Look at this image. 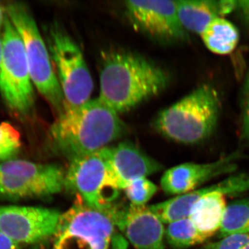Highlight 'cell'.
I'll return each mask as SVG.
<instances>
[{
    "label": "cell",
    "mask_w": 249,
    "mask_h": 249,
    "mask_svg": "<svg viewBox=\"0 0 249 249\" xmlns=\"http://www.w3.org/2000/svg\"><path fill=\"white\" fill-rule=\"evenodd\" d=\"M100 96L119 115L160 94L169 85V73L143 55L122 49L101 54Z\"/></svg>",
    "instance_id": "6da1fadb"
},
{
    "label": "cell",
    "mask_w": 249,
    "mask_h": 249,
    "mask_svg": "<svg viewBox=\"0 0 249 249\" xmlns=\"http://www.w3.org/2000/svg\"><path fill=\"white\" fill-rule=\"evenodd\" d=\"M127 132L120 115L97 98L78 106L65 104L49 135L55 150L71 161L107 147Z\"/></svg>",
    "instance_id": "7a4b0ae2"
},
{
    "label": "cell",
    "mask_w": 249,
    "mask_h": 249,
    "mask_svg": "<svg viewBox=\"0 0 249 249\" xmlns=\"http://www.w3.org/2000/svg\"><path fill=\"white\" fill-rule=\"evenodd\" d=\"M220 100L213 88L202 85L160 111L153 127L165 138L179 143L196 144L213 133L220 113Z\"/></svg>",
    "instance_id": "3957f363"
},
{
    "label": "cell",
    "mask_w": 249,
    "mask_h": 249,
    "mask_svg": "<svg viewBox=\"0 0 249 249\" xmlns=\"http://www.w3.org/2000/svg\"><path fill=\"white\" fill-rule=\"evenodd\" d=\"M122 213L113 206L96 209L77 201L61 214L53 249H109Z\"/></svg>",
    "instance_id": "277c9868"
},
{
    "label": "cell",
    "mask_w": 249,
    "mask_h": 249,
    "mask_svg": "<svg viewBox=\"0 0 249 249\" xmlns=\"http://www.w3.org/2000/svg\"><path fill=\"white\" fill-rule=\"evenodd\" d=\"M5 9L22 38L34 86L60 114L65 107V98L53 70L48 47L35 19L23 3H9Z\"/></svg>",
    "instance_id": "5b68a950"
},
{
    "label": "cell",
    "mask_w": 249,
    "mask_h": 249,
    "mask_svg": "<svg viewBox=\"0 0 249 249\" xmlns=\"http://www.w3.org/2000/svg\"><path fill=\"white\" fill-rule=\"evenodd\" d=\"M47 45L57 78L68 106H78L91 100L92 77L81 49L58 22L47 31Z\"/></svg>",
    "instance_id": "8992f818"
},
{
    "label": "cell",
    "mask_w": 249,
    "mask_h": 249,
    "mask_svg": "<svg viewBox=\"0 0 249 249\" xmlns=\"http://www.w3.org/2000/svg\"><path fill=\"white\" fill-rule=\"evenodd\" d=\"M2 29L0 93L10 110L26 116L32 110L35 98L24 45L7 15Z\"/></svg>",
    "instance_id": "52a82bcc"
},
{
    "label": "cell",
    "mask_w": 249,
    "mask_h": 249,
    "mask_svg": "<svg viewBox=\"0 0 249 249\" xmlns=\"http://www.w3.org/2000/svg\"><path fill=\"white\" fill-rule=\"evenodd\" d=\"M109 147L71 160L65 175V188L93 209L111 207L120 191L109 168Z\"/></svg>",
    "instance_id": "ba28073f"
},
{
    "label": "cell",
    "mask_w": 249,
    "mask_h": 249,
    "mask_svg": "<svg viewBox=\"0 0 249 249\" xmlns=\"http://www.w3.org/2000/svg\"><path fill=\"white\" fill-rule=\"evenodd\" d=\"M124 6L133 27L159 43L175 45L189 39L178 17L176 1H126Z\"/></svg>",
    "instance_id": "9c48e42d"
},
{
    "label": "cell",
    "mask_w": 249,
    "mask_h": 249,
    "mask_svg": "<svg viewBox=\"0 0 249 249\" xmlns=\"http://www.w3.org/2000/svg\"><path fill=\"white\" fill-rule=\"evenodd\" d=\"M61 213L35 206H0V231L21 244H35L55 235Z\"/></svg>",
    "instance_id": "30bf717a"
},
{
    "label": "cell",
    "mask_w": 249,
    "mask_h": 249,
    "mask_svg": "<svg viewBox=\"0 0 249 249\" xmlns=\"http://www.w3.org/2000/svg\"><path fill=\"white\" fill-rule=\"evenodd\" d=\"M238 155L232 154L211 163L176 165L165 172L160 186L167 194L180 196L190 193L209 180L233 173L237 168Z\"/></svg>",
    "instance_id": "8fae6325"
},
{
    "label": "cell",
    "mask_w": 249,
    "mask_h": 249,
    "mask_svg": "<svg viewBox=\"0 0 249 249\" xmlns=\"http://www.w3.org/2000/svg\"><path fill=\"white\" fill-rule=\"evenodd\" d=\"M0 173L12 177L27 186L34 197L57 194L65 188L66 173L60 165L11 160L0 163Z\"/></svg>",
    "instance_id": "7c38bea8"
},
{
    "label": "cell",
    "mask_w": 249,
    "mask_h": 249,
    "mask_svg": "<svg viewBox=\"0 0 249 249\" xmlns=\"http://www.w3.org/2000/svg\"><path fill=\"white\" fill-rule=\"evenodd\" d=\"M118 227L136 249H165L164 224L146 205L130 204Z\"/></svg>",
    "instance_id": "4fadbf2b"
},
{
    "label": "cell",
    "mask_w": 249,
    "mask_h": 249,
    "mask_svg": "<svg viewBox=\"0 0 249 249\" xmlns=\"http://www.w3.org/2000/svg\"><path fill=\"white\" fill-rule=\"evenodd\" d=\"M109 165L120 191L134 180L147 178L161 168L158 162L127 142L109 147Z\"/></svg>",
    "instance_id": "5bb4252c"
},
{
    "label": "cell",
    "mask_w": 249,
    "mask_h": 249,
    "mask_svg": "<svg viewBox=\"0 0 249 249\" xmlns=\"http://www.w3.org/2000/svg\"><path fill=\"white\" fill-rule=\"evenodd\" d=\"M178 17L187 31L201 35L208 25L237 7V1L179 0L176 1Z\"/></svg>",
    "instance_id": "9a60e30c"
},
{
    "label": "cell",
    "mask_w": 249,
    "mask_h": 249,
    "mask_svg": "<svg viewBox=\"0 0 249 249\" xmlns=\"http://www.w3.org/2000/svg\"><path fill=\"white\" fill-rule=\"evenodd\" d=\"M201 37L209 50L222 55L232 53L240 40L238 29L224 18H216L210 23Z\"/></svg>",
    "instance_id": "2e32d148"
},
{
    "label": "cell",
    "mask_w": 249,
    "mask_h": 249,
    "mask_svg": "<svg viewBox=\"0 0 249 249\" xmlns=\"http://www.w3.org/2000/svg\"><path fill=\"white\" fill-rule=\"evenodd\" d=\"M167 242L175 249H186L206 241L189 217L168 224L165 231Z\"/></svg>",
    "instance_id": "e0dca14e"
},
{
    "label": "cell",
    "mask_w": 249,
    "mask_h": 249,
    "mask_svg": "<svg viewBox=\"0 0 249 249\" xmlns=\"http://www.w3.org/2000/svg\"><path fill=\"white\" fill-rule=\"evenodd\" d=\"M221 237L249 232V199L227 205L221 226Z\"/></svg>",
    "instance_id": "ac0fdd59"
},
{
    "label": "cell",
    "mask_w": 249,
    "mask_h": 249,
    "mask_svg": "<svg viewBox=\"0 0 249 249\" xmlns=\"http://www.w3.org/2000/svg\"><path fill=\"white\" fill-rule=\"evenodd\" d=\"M20 134L13 124L0 123V163L14 160L20 151Z\"/></svg>",
    "instance_id": "d6986e66"
},
{
    "label": "cell",
    "mask_w": 249,
    "mask_h": 249,
    "mask_svg": "<svg viewBox=\"0 0 249 249\" xmlns=\"http://www.w3.org/2000/svg\"><path fill=\"white\" fill-rule=\"evenodd\" d=\"M131 204L145 206L158 191L157 185L147 178H137L124 190Z\"/></svg>",
    "instance_id": "ffe728a7"
},
{
    "label": "cell",
    "mask_w": 249,
    "mask_h": 249,
    "mask_svg": "<svg viewBox=\"0 0 249 249\" xmlns=\"http://www.w3.org/2000/svg\"><path fill=\"white\" fill-rule=\"evenodd\" d=\"M206 249H249V232L222 237L208 246Z\"/></svg>",
    "instance_id": "44dd1931"
},
{
    "label": "cell",
    "mask_w": 249,
    "mask_h": 249,
    "mask_svg": "<svg viewBox=\"0 0 249 249\" xmlns=\"http://www.w3.org/2000/svg\"><path fill=\"white\" fill-rule=\"evenodd\" d=\"M242 134L244 138L249 142V93L246 101L242 121Z\"/></svg>",
    "instance_id": "7402d4cb"
},
{
    "label": "cell",
    "mask_w": 249,
    "mask_h": 249,
    "mask_svg": "<svg viewBox=\"0 0 249 249\" xmlns=\"http://www.w3.org/2000/svg\"><path fill=\"white\" fill-rule=\"evenodd\" d=\"M20 245L11 240L0 231V249H19Z\"/></svg>",
    "instance_id": "603a6c76"
},
{
    "label": "cell",
    "mask_w": 249,
    "mask_h": 249,
    "mask_svg": "<svg viewBox=\"0 0 249 249\" xmlns=\"http://www.w3.org/2000/svg\"><path fill=\"white\" fill-rule=\"evenodd\" d=\"M237 7L241 10L246 21L249 24V0L237 1Z\"/></svg>",
    "instance_id": "cb8c5ba5"
},
{
    "label": "cell",
    "mask_w": 249,
    "mask_h": 249,
    "mask_svg": "<svg viewBox=\"0 0 249 249\" xmlns=\"http://www.w3.org/2000/svg\"><path fill=\"white\" fill-rule=\"evenodd\" d=\"M6 18V9L0 4V31L4 27L5 19Z\"/></svg>",
    "instance_id": "d4e9b609"
},
{
    "label": "cell",
    "mask_w": 249,
    "mask_h": 249,
    "mask_svg": "<svg viewBox=\"0 0 249 249\" xmlns=\"http://www.w3.org/2000/svg\"><path fill=\"white\" fill-rule=\"evenodd\" d=\"M2 53H3L2 34H1V33H0V67H1V60H2Z\"/></svg>",
    "instance_id": "484cf974"
},
{
    "label": "cell",
    "mask_w": 249,
    "mask_h": 249,
    "mask_svg": "<svg viewBox=\"0 0 249 249\" xmlns=\"http://www.w3.org/2000/svg\"><path fill=\"white\" fill-rule=\"evenodd\" d=\"M127 246L124 245H119V246H113L112 249H126Z\"/></svg>",
    "instance_id": "4316f807"
},
{
    "label": "cell",
    "mask_w": 249,
    "mask_h": 249,
    "mask_svg": "<svg viewBox=\"0 0 249 249\" xmlns=\"http://www.w3.org/2000/svg\"><path fill=\"white\" fill-rule=\"evenodd\" d=\"M247 92L249 93V76L248 78V80H247Z\"/></svg>",
    "instance_id": "83f0119b"
}]
</instances>
